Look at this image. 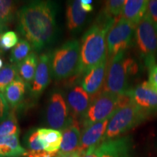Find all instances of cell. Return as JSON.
Returning a JSON list of instances; mask_svg holds the SVG:
<instances>
[{"label":"cell","mask_w":157,"mask_h":157,"mask_svg":"<svg viewBox=\"0 0 157 157\" xmlns=\"http://www.w3.org/2000/svg\"><path fill=\"white\" fill-rule=\"evenodd\" d=\"M57 4L51 1H32L17 11V29L36 52L56 39Z\"/></svg>","instance_id":"obj_1"},{"label":"cell","mask_w":157,"mask_h":157,"mask_svg":"<svg viewBox=\"0 0 157 157\" xmlns=\"http://www.w3.org/2000/svg\"><path fill=\"white\" fill-rule=\"evenodd\" d=\"M109 25L95 22L82 38L78 75H84L107 58L106 36Z\"/></svg>","instance_id":"obj_2"},{"label":"cell","mask_w":157,"mask_h":157,"mask_svg":"<svg viewBox=\"0 0 157 157\" xmlns=\"http://www.w3.org/2000/svg\"><path fill=\"white\" fill-rule=\"evenodd\" d=\"M138 72V65L125 52H119L111 59L107 68L103 91L124 95L131 89L129 80Z\"/></svg>","instance_id":"obj_3"},{"label":"cell","mask_w":157,"mask_h":157,"mask_svg":"<svg viewBox=\"0 0 157 157\" xmlns=\"http://www.w3.org/2000/svg\"><path fill=\"white\" fill-rule=\"evenodd\" d=\"M80 47L76 39L68 41L52 52V73L56 80H63L78 75Z\"/></svg>","instance_id":"obj_4"},{"label":"cell","mask_w":157,"mask_h":157,"mask_svg":"<svg viewBox=\"0 0 157 157\" xmlns=\"http://www.w3.org/2000/svg\"><path fill=\"white\" fill-rule=\"evenodd\" d=\"M149 116V113L131 102L128 105L118 109L111 117L103 141L121 137V135L140 125Z\"/></svg>","instance_id":"obj_5"},{"label":"cell","mask_w":157,"mask_h":157,"mask_svg":"<svg viewBox=\"0 0 157 157\" xmlns=\"http://www.w3.org/2000/svg\"><path fill=\"white\" fill-rule=\"evenodd\" d=\"M119 109V95L105 91L100 92L92 98L89 109L81 119L82 128L111 119Z\"/></svg>","instance_id":"obj_6"},{"label":"cell","mask_w":157,"mask_h":157,"mask_svg":"<svg viewBox=\"0 0 157 157\" xmlns=\"http://www.w3.org/2000/svg\"><path fill=\"white\" fill-rule=\"evenodd\" d=\"M135 41L143 61L149 68L156 64L157 52V29L148 15L135 28Z\"/></svg>","instance_id":"obj_7"},{"label":"cell","mask_w":157,"mask_h":157,"mask_svg":"<svg viewBox=\"0 0 157 157\" xmlns=\"http://www.w3.org/2000/svg\"><path fill=\"white\" fill-rule=\"evenodd\" d=\"M135 28V25L121 17L110 29L106 36L107 56L110 59L119 52H125L130 47Z\"/></svg>","instance_id":"obj_8"},{"label":"cell","mask_w":157,"mask_h":157,"mask_svg":"<svg viewBox=\"0 0 157 157\" xmlns=\"http://www.w3.org/2000/svg\"><path fill=\"white\" fill-rule=\"evenodd\" d=\"M69 109L61 92L54 90L49 98L45 120L51 129L63 131L71 121Z\"/></svg>","instance_id":"obj_9"},{"label":"cell","mask_w":157,"mask_h":157,"mask_svg":"<svg viewBox=\"0 0 157 157\" xmlns=\"http://www.w3.org/2000/svg\"><path fill=\"white\" fill-rule=\"evenodd\" d=\"M131 102L149 114L157 113V92L149 84L143 82L126 93Z\"/></svg>","instance_id":"obj_10"},{"label":"cell","mask_w":157,"mask_h":157,"mask_svg":"<svg viewBox=\"0 0 157 157\" xmlns=\"http://www.w3.org/2000/svg\"><path fill=\"white\" fill-rule=\"evenodd\" d=\"M51 59H52V52H44L39 57L38 66H37L34 80L29 90L31 96L33 99H39L44 90L50 84L51 72H52Z\"/></svg>","instance_id":"obj_11"},{"label":"cell","mask_w":157,"mask_h":157,"mask_svg":"<svg viewBox=\"0 0 157 157\" xmlns=\"http://www.w3.org/2000/svg\"><path fill=\"white\" fill-rule=\"evenodd\" d=\"M98 157H133L132 140L129 136L103 141L96 146Z\"/></svg>","instance_id":"obj_12"},{"label":"cell","mask_w":157,"mask_h":157,"mask_svg":"<svg viewBox=\"0 0 157 157\" xmlns=\"http://www.w3.org/2000/svg\"><path fill=\"white\" fill-rule=\"evenodd\" d=\"M66 101L71 117L81 120L89 109L92 97L84 91L81 85H74L68 90Z\"/></svg>","instance_id":"obj_13"},{"label":"cell","mask_w":157,"mask_h":157,"mask_svg":"<svg viewBox=\"0 0 157 157\" xmlns=\"http://www.w3.org/2000/svg\"><path fill=\"white\" fill-rule=\"evenodd\" d=\"M107 58L98 66L92 68L83 75L81 86L92 98L98 95L105 83L107 72Z\"/></svg>","instance_id":"obj_14"},{"label":"cell","mask_w":157,"mask_h":157,"mask_svg":"<svg viewBox=\"0 0 157 157\" xmlns=\"http://www.w3.org/2000/svg\"><path fill=\"white\" fill-rule=\"evenodd\" d=\"M109 120L110 119H105L83 128L78 151L83 154L88 149L98 146L103 141Z\"/></svg>","instance_id":"obj_15"},{"label":"cell","mask_w":157,"mask_h":157,"mask_svg":"<svg viewBox=\"0 0 157 157\" xmlns=\"http://www.w3.org/2000/svg\"><path fill=\"white\" fill-rule=\"evenodd\" d=\"M81 135L79 121L72 117L69 124L62 131V142L58 154H66L78 151Z\"/></svg>","instance_id":"obj_16"},{"label":"cell","mask_w":157,"mask_h":157,"mask_svg":"<svg viewBox=\"0 0 157 157\" xmlns=\"http://www.w3.org/2000/svg\"><path fill=\"white\" fill-rule=\"evenodd\" d=\"M27 87L25 82L19 76L12 83L7 87L2 94L7 104L13 111L17 109L23 103L25 99Z\"/></svg>","instance_id":"obj_17"},{"label":"cell","mask_w":157,"mask_h":157,"mask_svg":"<svg viewBox=\"0 0 157 157\" xmlns=\"http://www.w3.org/2000/svg\"><path fill=\"white\" fill-rule=\"evenodd\" d=\"M66 22L68 30L71 32H77L83 27L87 17L81 7V1L74 0L68 2L66 7Z\"/></svg>","instance_id":"obj_18"},{"label":"cell","mask_w":157,"mask_h":157,"mask_svg":"<svg viewBox=\"0 0 157 157\" xmlns=\"http://www.w3.org/2000/svg\"><path fill=\"white\" fill-rule=\"evenodd\" d=\"M148 5V1L146 0H126L121 17L136 26L146 15Z\"/></svg>","instance_id":"obj_19"},{"label":"cell","mask_w":157,"mask_h":157,"mask_svg":"<svg viewBox=\"0 0 157 157\" xmlns=\"http://www.w3.org/2000/svg\"><path fill=\"white\" fill-rule=\"evenodd\" d=\"M28 151L21 145L19 135L0 137V157H23Z\"/></svg>","instance_id":"obj_20"},{"label":"cell","mask_w":157,"mask_h":157,"mask_svg":"<svg viewBox=\"0 0 157 157\" xmlns=\"http://www.w3.org/2000/svg\"><path fill=\"white\" fill-rule=\"evenodd\" d=\"M37 131L44 150L50 153H58L62 142L60 131L51 128H38Z\"/></svg>","instance_id":"obj_21"},{"label":"cell","mask_w":157,"mask_h":157,"mask_svg":"<svg viewBox=\"0 0 157 157\" xmlns=\"http://www.w3.org/2000/svg\"><path fill=\"white\" fill-rule=\"evenodd\" d=\"M38 63L39 57L37 56L36 52H31V53L24 60L16 65L17 74L28 84L29 90L34 80Z\"/></svg>","instance_id":"obj_22"},{"label":"cell","mask_w":157,"mask_h":157,"mask_svg":"<svg viewBox=\"0 0 157 157\" xmlns=\"http://www.w3.org/2000/svg\"><path fill=\"white\" fill-rule=\"evenodd\" d=\"M31 45L26 39H22L11 51L10 61L11 64L17 65L31 53Z\"/></svg>","instance_id":"obj_23"},{"label":"cell","mask_w":157,"mask_h":157,"mask_svg":"<svg viewBox=\"0 0 157 157\" xmlns=\"http://www.w3.org/2000/svg\"><path fill=\"white\" fill-rule=\"evenodd\" d=\"M20 127L15 111H12L8 117L2 122L0 123V137L8 135H20Z\"/></svg>","instance_id":"obj_24"},{"label":"cell","mask_w":157,"mask_h":157,"mask_svg":"<svg viewBox=\"0 0 157 157\" xmlns=\"http://www.w3.org/2000/svg\"><path fill=\"white\" fill-rule=\"evenodd\" d=\"M17 66L14 64H6L0 70V93H2L13 82L17 76Z\"/></svg>","instance_id":"obj_25"},{"label":"cell","mask_w":157,"mask_h":157,"mask_svg":"<svg viewBox=\"0 0 157 157\" xmlns=\"http://www.w3.org/2000/svg\"><path fill=\"white\" fill-rule=\"evenodd\" d=\"M15 14V3L10 0H0V22L7 24L13 20Z\"/></svg>","instance_id":"obj_26"},{"label":"cell","mask_w":157,"mask_h":157,"mask_svg":"<svg viewBox=\"0 0 157 157\" xmlns=\"http://www.w3.org/2000/svg\"><path fill=\"white\" fill-rule=\"evenodd\" d=\"M18 43V36L13 31H7L0 36V49L7 51Z\"/></svg>","instance_id":"obj_27"},{"label":"cell","mask_w":157,"mask_h":157,"mask_svg":"<svg viewBox=\"0 0 157 157\" xmlns=\"http://www.w3.org/2000/svg\"><path fill=\"white\" fill-rule=\"evenodd\" d=\"M25 145L28 151H39L44 150L42 143L38 137L37 129H32L25 136Z\"/></svg>","instance_id":"obj_28"},{"label":"cell","mask_w":157,"mask_h":157,"mask_svg":"<svg viewBox=\"0 0 157 157\" xmlns=\"http://www.w3.org/2000/svg\"><path fill=\"white\" fill-rule=\"evenodd\" d=\"M146 15L150 18L157 29V0L148 1V10Z\"/></svg>","instance_id":"obj_29"},{"label":"cell","mask_w":157,"mask_h":157,"mask_svg":"<svg viewBox=\"0 0 157 157\" xmlns=\"http://www.w3.org/2000/svg\"><path fill=\"white\" fill-rule=\"evenodd\" d=\"M10 113V108L4 98L3 94L0 93V123L5 120Z\"/></svg>","instance_id":"obj_30"},{"label":"cell","mask_w":157,"mask_h":157,"mask_svg":"<svg viewBox=\"0 0 157 157\" xmlns=\"http://www.w3.org/2000/svg\"><path fill=\"white\" fill-rule=\"evenodd\" d=\"M151 87L157 92V64L148 68V81Z\"/></svg>","instance_id":"obj_31"},{"label":"cell","mask_w":157,"mask_h":157,"mask_svg":"<svg viewBox=\"0 0 157 157\" xmlns=\"http://www.w3.org/2000/svg\"><path fill=\"white\" fill-rule=\"evenodd\" d=\"M58 153H50L46 151H28L25 157H56Z\"/></svg>","instance_id":"obj_32"},{"label":"cell","mask_w":157,"mask_h":157,"mask_svg":"<svg viewBox=\"0 0 157 157\" xmlns=\"http://www.w3.org/2000/svg\"><path fill=\"white\" fill-rule=\"evenodd\" d=\"M93 2L92 0H82L81 1V7L86 13H90V12L93 10V7L92 5Z\"/></svg>","instance_id":"obj_33"},{"label":"cell","mask_w":157,"mask_h":157,"mask_svg":"<svg viewBox=\"0 0 157 157\" xmlns=\"http://www.w3.org/2000/svg\"><path fill=\"white\" fill-rule=\"evenodd\" d=\"M96 146L92 147V148H90L82 154V157H98L97 151H96Z\"/></svg>","instance_id":"obj_34"},{"label":"cell","mask_w":157,"mask_h":157,"mask_svg":"<svg viewBox=\"0 0 157 157\" xmlns=\"http://www.w3.org/2000/svg\"><path fill=\"white\" fill-rule=\"evenodd\" d=\"M82 153L77 151L69 153V154H60L58 153V155H57L56 157H82Z\"/></svg>","instance_id":"obj_35"},{"label":"cell","mask_w":157,"mask_h":157,"mask_svg":"<svg viewBox=\"0 0 157 157\" xmlns=\"http://www.w3.org/2000/svg\"><path fill=\"white\" fill-rule=\"evenodd\" d=\"M7 29V24L0 22V36L3 34L4 31Z\"/></svg>","instance_id":"obj_36"},{"label":"cell","mask_w":157,"mask_h":157,"mask_svg":"<svg viewBox=\"0 0 157 157\" xmlns=\"http://www.w3.org/2000/svg\"><path fill=\"white\" fill-rule=\"evenodd\" d=\"M3 65H4V63H3L2 59L1 58H0V70H1L2 68L4 67Z\"/></svg>","instance_id":"obj_37"},{"label":"cell","mask_w":157,"mask_h":157,"mask_svg":"<svg viewBox=\"0 0 157 157\" xmlns=\"http://www.w3.org/2000/svg\"><path fill=\"white\" fill-rule=\"evenodd\" d=\"M1 55H2V50L0 49V56H1Z\"/></svg>","instance_id":"obj_38"}]
</instances>
